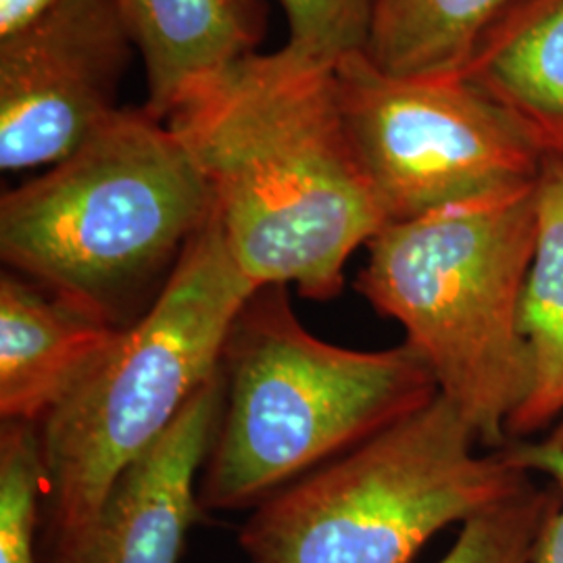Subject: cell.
Listing matches in <instances>:
<instances>
[{
    "mask_svg": "<svg viewBox=\"0 0 563 563\" xmlns=\"http://www.w3.org/2000/svg\"><path fill=\"white\" fill-rule=\"evenodd\" d=\"M165 123L201 165L246 280L334 299L351 255L386 225L344 130L334 69L253 55Z\"/></svg>",
    "mask_w": 563,
    "mask_h": 563,
    "instance_id": "6da1fadb",
    "label": "cell"
},
{
    "mask_svg": "<svg viewBox=\"0 0 563 563\" xmlns=\"http://www.w3.org/2000/svg\"><path fill=\"white\" fill-rule=\"evenodd\" d=\"M213 213V192L180 136L120 109L36 180L0 199V257L27 280L123 320L163 288Z\"/></svg>",
    "mask_w": 563,
    "mask_h": 563,
    "instance_id": "7a4b0ae2",
    "label": "cell"
},
{
    "mask_svg": "<svg viewBox=\"0 0 563 563\" xmlns=\"http://www.w3.org/2000/svg\"><path fill=\"white\" fill-rule=\"evenodd\" d=\"M222 378V413L199 481V505L211 511L255 509L441 395L407 342L355 351L313 336L286 286H263L244 302L223 346Z\"/></svg>",
    "mask_w": 563,
    "mask_h": 563,
    "instance_id": "3957f363",
    "label": "cell"
},
{
    "mask_svg": "<svg viewBox=\"0 0 563 563\" xmlns=\"http://www.w3.org/2000/svg\"><path fill=\"white\" fill-rule=\"evenodd\" d=\"M537 242V181L422 218L367 242L357 290L405 330L439 393L486 449H505L532 365L520 301Z\"/></svg>",
    "mask_w": 563,
    "mask_h": 563,
    "instance_id": "277c9868",
    "label": "cell"
},
{
    "mask_svg": "<svg viewBox=\"0 0 563 563\" xmlns=\"http://www.w3.org/2000/svg\"><path fill=\"white\" fill-rule=\"evenodd\" d=\"M255 290L232 260L213 211L162 292L38 423L48 563L76 551L123 470L220 372L228 334Z\"/></svg>",
    "mask_w": 563,
    "mask_h": 563,
    "instance_id": "5b68a950",
    "label": "cell"
},
{
    "mask_svg": "<svg viewBox=\"0 0 563 563\" xmlns=\"http://www.w3.org/2000/svg\"><path fill=\"white\" fill-rule=\"evenodd\" d=\"M478 446L439 395L257 505L242 551L249 563H409L437 532L532 484L507 446Z\"/></svg>",
    "mask_w": 563,
    "mask_h": 563,
    "instance_id": "8992f818",
    "label": "cell"
},
{
    "mask_svg": "<svg viewBox=\"0 0 563 563\" xmlns=\"http://www.w3.org/2000/svg\"><path fill=\"white\" fill-rule=\"evenodd\" d=\"M342 121L386 223L534 184L543 151L463 76L395 78L353 53L334 67Z\"/></svg>",
    "mask_w": 563,
    "mask_h": 563,
    "instance_id": "52a82bcc",
    "label": "cell"
},
{
    "mask_svg": "<svg viewBox=\"0 0 563 563\" xmlns=\"http://www.w3.org/2000/svg\"><path fill=\"white\" fill-rule=\"evenodd\" d=\"M136 44L115 0H59L0 38V167L55 165L118 113Z\"/></svg>",
    "mask_w": 563,
    "mask_h": 563,
    "instance_id": "ba28073f",
    "label": "cell"
},
{
    "mask_svg": "<svg viewBox=\"0 0 563 563\" xmlns=\"http://www.w3.org/2000/svg\"><path fill=\"white\" fill-rule=\"evenodd\" d=\"M222 405L220 367L159 441L123 470L81 543L60 563H180Z\"/></svg>",
    "mask_w": 563,
    "mask_h": 563,
    "instance_id": "9c48e42d",
    "label": "cell"
},
{
    "mask_svg": "<svg viewBox=\"0 0 563 563\" xmlns=\"http://www.w3.org/2000/svg\"><path fill=\"white\" fill-rule=\"evenodd\" d=\"M123 325L15 272L0 276V418L38 423L101 360Z\"/></svg>",
    "mask_w": 563,
    "mask_h": 563,
    "instance_id": "30bf717a",
    "label": "cell"
},
{
    "mask_svg": "<svg viewBox=\"0 0 563 563\" xmlns=\"http://www.w3.org/2000/svg\"><path fill=\"white\" fill-rule=\"evenodd\" d=\"M146 69L144 111L169 115L195 90L255 53L262 0H115Z\"/></svg>",
    "mask_w": 563,
    "mask_h": 563,
    "instance_id": "8fae6325",
    "label": "cell"
},
{
    "mask_svg": "<svg viewBox=\"0 0 563 563\" xmlns=\"http://www.w3.org/2000/svg\"><path fill=\"white\" fill-rule=\"evenodd\" d=\"M563 159V0H528L501 21L462 74Z\"/></svg>",
    "mask_w": 563,
    "mask_h": 563,
    "instance_id": "7c38bea8",
    "label": "cell"
},
{
    "mask_svg": "<svg viewBox=\"0 0 563 563\" xmlns=\"http://www.w3.org/2000/svg\"><path fill=\"white\" fill-rule=\"evenodd\" d=\"M520 332L532 378L507 423L509 443L563 420V159L553 157L537 178V242L520 301Z\"/></svg>",
    "mask_w": 563,
    "mask_h": 563,
    "instance_id": "4fadbf2b",
    "label": "cell"
},
{
    "mask_svg": "<svg viewBox=\"0 0 563 563\" xmlns=\"http://www.w3.org/2000/svg\"><path fill=\"white\" fill-rule=\"evenodd\" d=\"M528 0H372L363 55L395 78L462 76L484 38Z\"/></svg>",
    "mask_w": 563,
    "mask_h": 563,
    "instance_id": "5bb4252c",
    "label": "cell"
},
{
    "mask_svg": "<svg viewBox=\"0 0 563 563\" xmlns=\"http://www.w3.org/2000/svg\"><path fill=\"white\" fill-rule=\"evenodd\" d=\"M46 493L36 423L2 422L0 430V563H38L36 534Z\"/></svg>",
    "mask_w": 563,
    "mask_h": 563,
    "instance_id": "9a60e30c",
    "label": "cell"
},
{
    "mask_svg": "<svg viewBox=\"0 0 563 563\" xmlns=\"http://www.w3.org/2000/svg\"><path fill=\"white\" fill-rule=\"evenodd\" d=\"M560 505L558 488L534 483L520 495L462 523L453 547L437 563H532L544 526Z\"/></svg>",
    "mask_w": 563,
    "mask_h": 563,
    "instance_id": "2e32d148",
    "label": "cell"
},
{
    "mask_svg": "<svg viewBox=\"0 0 563 563\" xmlns=\"http://www.w3.org/2000/svg\"><path fill=\"white\" fill-rule=\"evenodd\" d=\"M288 38L276 55L297 67L334 69L365 46L372 0H278Z\"/></svg>",
    "mask_w": 563,
    "mask_h": 563,
    "instance_id": "e0dca14e",
    "label": "cell"
},
{
    "mask_svg": "<svg viewBox=\"0 0 563 563\" xmlns=\"http://www.w3.org/2000/svg\"><path fill=\"white\" fill-rule=\"evenodd\" d=\"M507 451L526 472H543L558 488L560 505L544 526L532 563H563V449L551 441H518L507 444Z\"/></svg>",
    "mask_w": 563,
    "mask_h": 563,
    "instance_id": "ac0fdd59",
    "label": "cell"
},
{
    "mask_svg": "<svg viewBox=\"0 0 563 563\" xmlns=\"http://www.w3.org/2000/svg\"><path fill=\"white\" fill-rule=\"evenodd\" d=\"M59 0H0V38L41 18Z\"/></svg>",
    "mask_w": 563,
    "mask_h": 563,
    "instance_id": "d6986e66",
    "label": "cell"
},
{
    "mask_svg": "<svg viewBox=\"0 0 563 563\" xmlns=\"http://www.w3.org/2000/svg\"><path fill=\"white\" fill-rule=\"evenodd\" d=\"M547 441H551V443L558 444V446L563 449V420L553 428V432H551V437Z\"/></svg>",
    "mask_w": 563,
    "mask_h": 563,
    "instance_id": "ffe728a7",
    "label": "cell"
}]
</instances>
